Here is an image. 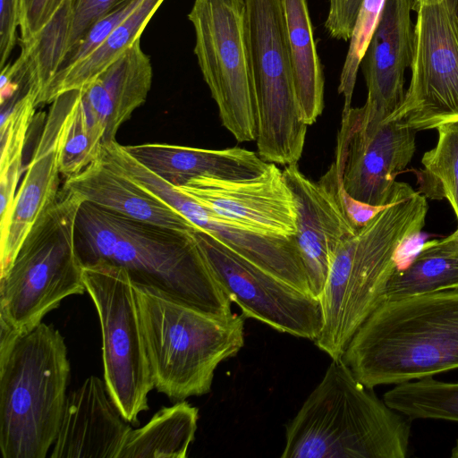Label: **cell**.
Instances as JSON below:
<instances>
[{
  "mask_svg": "<svg viewBox=\"0 0 458 458\" xmlns=\"http://www.w3.org/2000/svg\"><path fill=\"white\" fill-rule=\"evenodd\" d=\"M83 266L123 267L131 282L203 313L228 318L231 300L215 280L189 233L137 221L83 201L76 222Z\"/></svg>",
  "mask_w": 458,
  "mask_h": 458,
  "instance_id": "1",
  "label": "cell"
},
{
  "mask_svg": "<svg viewBox=\"0 0 458 458\" xmlns=\"http://www.w3.org/2000/svg\"><path fill=\"white\" fill-rule=\"evenodd\" d=\"M428 205L410 184L396 182L389 202L336 250L319 297L323 325L313 343L342 358L354 334L381 304L399 255L421 233Z\"/></svg>",
  "mask_w": 458,
  "mask_h": 458,
  "instance_id": "2",
  "label": "cell"
},
{
  "mask_svg": "<svg viewBox=\"0 0 458 458\" xmlns=\"http://www.w3.org/2000/svg\"><path fill=\"white\" fill-rule=\"evenodd\" d=\"M342 358L371 389L458 369V287L382 302Z\"/></svg>",
  "mask_w": 458,
  "mask_h": 458,
  "instance_id": "3",
  "label": "cell"
},
{
  "mask_svg": "<svg viewBox=\"0 0 458 458\" xmlns=\"http://www.w3.org/2000/svg\"><path fill=\"white\" fill-rule=\"evenodd\" d=\"M411 419L332 359L285 430L282 458H404Z\"/></svg>",
  "mask_w": 458,
  "mask_h": 458,
  "instance_id": "4",
  "label": "cell"
},
{
  "mask_svg": "<svg viewBox=\"0 0 458 458\" xmlns=\"http://www.w3.org/2000/svg\"><path fill=\"white\" fill-rule=\"evenodd\" d=\"M133 285L154 388L174 402L208 394L217 366L243 347L245 317L216 318Z\"/></svg>",
  "mask_w": 458,
  "mask_h": 458,
  "instance_id": "5",
  "label": "cell"
},
{
  "mask_svg": "<svg viewBox=\"0 0 458 458\" xmlns=\"http://www.w3.org/2000/svg\"><path fill=\"white\" fill-rule=\"evenodd\" d=\"M83 200L62 190L0 276V350L38 326L61 301L86 291L76 222Z\"/></svg>",
  "mask_w": 458,
  "mask_h": 458,
  "instance_id": "6",
  "label": "cell"
},
{
  "mask_svg": "<svg viewBox=\"0 0 458 458\" xmlns=\"http://www.w3.org/2000/svg\"><path fill=\"white\" fill-rule=\"evenodd\" d=\"M70 363L64 338L41 322L0 354L3 458H45L63 416Z\"/></svg>",
  "mask_w": 458,
  "mask_h": 458,
  "instance_id": "7",
  "label": "cell"
},
{
  "mask_svg": "<svg viewBox=\"0 0 458 458\" xmlns=\"http://www.w3.org/2000/svg\"><path fill=\"white\" fill-rule=\"evenodd\" d=\"M244 4L256 98L258 152L268 163H297L308 125L296 93L280 0H244Z\"/></svg>",
  "mask_w": 458,
  "mask_h": 458,
  "instance_id": "8",
  "label": "cell"
},
{
  "mask_svg": "<svg viewBox=\"0 0 458 458\" xmlns=\"http://www.w3.org/2000/svg\"><path fill=\"white\" fill-rule=\"evenodd\" d=\"M82 273L101 327L106 390L124 420L138 425L154 383L134 285L123 267L105 262L83 266Z\"/></svg>",
  "mask_w": 458,
  "mask_h": 458,
  "instance_id": "9",
  "label": "cell"
},
{
  "mask_svg": "<svg viewBox=\"0 0 458 458\" xmlns=\"http://www.w3.org/2000/svg\"><path fill=\"white\" fill-rule=\"evenodd\" d=\"M188 19L194 55L223 125L240 142L256 140V98L244 0H194Z\"/></svg>",
  "mask_w": 458,
  "mask_h": 458,
  "instance_id": "10",
  "label": "cell"
},
{
  "mask_svg": "<svg viewBox=\"0 0 458 458\" xmlns=\"http://www.w3.org/2000/svg\"><path fill=\"white\" fill-rule=\"evenodd\" d=\"M414 12L410 86L387 119L419 131L458 122V17L450 0L422 3Z\"/></svg>",
  "mask_w": 458,
  "mask_h": 458,
  "instance_id": "11",
  "label": "cell"
},
{
  "mask_svg": "<svg viewBox=\"0 0 458 458\" xmlns=\"http://www.w3.org/2000/svg\"><path fill=\"white\" fill-rule=\"evenodd\" d=\"M216 283L242 310L274 329L314 341L323 325L320 300L242 258L211 234L190 232Z\"/></svg>",
  "mask_w": 458,
  "mask_h": 458,
  "instance_id": "12",
  "label": "cell"
},
{
  "mask_svg": "<svg viewBox=\"0 0 458 458\" xmlns=\"http://www.w3.org/2000/svg\"><path fill=\"white\" fill-rule=\"evenodd\" d=\"M360 115V107L342 114L333 162L338 186L357 201L383 207L391 199L395 177L413 157L417 131L395 119L363 126Z\"/></svg>",
  "mask_w": 458,
  "mask_h": 458,
  "instance_id": "13",
  "label": "cell"
},
{
  "mask_svg": "<svg viewBox=\"0 0 458 458\" xmlns=\"http://www.w3.org/2000/svg\"><path fill=\"white\" fill-rule=\"evenodd\" d=\"M283 173L296 208L293 239L311 293L319 299L336 250L358 228L347 216L339 198L334 163L318 182L306 177L297 163L285 165Z\"/></svg>",
  "mask_w": 458,
  "mask_h": 458,
  "instance_id": "14",
  "label": "cell"
},
{
  "mask_svg": "<svg viewBox=\"0 0 458 458\" xmlns=\"http://www.w3.org/2000/svg\"><path fill=\"white\" fill-rule=\"evenodd\" d=\"M178 188L209 210L254 232L280 237L296 233L294 199L283 170L274 163L254 177L201 176Z\"/></svg>",
  "mask_w": 458,
  "mask_h": 458,
  "instance_id": "15",
  "label": "cell"
},
{
  "mask_svg": "<svg viewBox=\"0 0 458 458\" xmlns=\"http://www.w3.org/2000/svg\"><path fill=\"white\" fill-rule=\"evenodd\" d=\"M415 0H386L360 63L367 99L360 108V124L375 126L402 105L405 71L411 67L414 25L411 13Z\"/></svg>",
  "mask_w": 458,
  "mask_h": 458,
  "instance_id": "16",
  "label": "cell"
},
{
  "mask_svg": "<svg viewBox=\"0 0 458 458\" xmlns=\"http://www.w3.org/2000/svg\"><path fill=\"white\" fill-rule=\"evenodd\" d=\"M76 94L77 90L64 92L50 103L41 135L17 190L9 221L0 230V276L9 269L32 226L60 196L58 138Z\"/></svg>",
  "mask_w": 458,
  "mask_h": 458,
  "instance_id": "17",
  "label": "cell"
},
{
  "mask_svg": "<svg viewBox=\"0 0 458 458\" xmlns=\"http://www.w3.org/2000/svg\"><path fill=\"white\" fill-rule=\"evenodd\" d=\"M105 381L90 376L67 394L51 458H119L132 429Z\"/></svg>",
  "mask_w": 458,
  "mask_h": 458,
  "instance_id": "18",
  "label": "cell"
},
{
  "mask_svg": "<svg viewBox=\"0 0 458 458\" xmlns=\"http://www.w3.org/2000/svg\"><path fill=\"white\" fill-rule=\"evenodd\" d=\"M62 190L85 202L137 221L185 233L197 228L100 157L77 174L66 178Z\"/></svg>",
  "mask_w": 458,
  "mask_h": 458,
  "instance_id": "19",
  "label": "cell"
},
{
  "mask_svg": "<svg viewBox=\"0 0 458 458\" xmlns=\"http://www.w3.org/2000/svg\"><path fill=\"white\" fill-rule=\"evenodd\" d=\"M140 164L174 187L201 176L238 180L264 173L270 163L241 148L206 149L162 143L123 146Z\"/></svg>",
  "mask_w": 458,
  "mask_h": 458,
  "instance_id": "20",
  "label": "cell"
},
{
  "mask_svg": "<svg viewBox=\"0 0 458 458\" xmlns=\"http://www.w3.org/2000/svg\"><path fill=\"white\" fill-rule=\"evenodd\" d=\"M152 65L140 40L79 90L81 102L102 126L105 142L144 104L152 84Z\"/></svg>",
  "mask_w": 458,
  "mask_h": 458,
  "instance_id": "21",
  "label": "cell"
},
{
  "mask_svg": "<svg viewBox=\"0 0 458 458\" xmlns=\"http://www.w3.org/2000/svg\"><path fill=\"white\" fill-rule=\"evenodd\" d=\"M280 5L296 93L309 126L322 114L325 87L309 6L307 0H280Z\"/></svg>",
  "mask_w": 458,
  "mask_h": 458,
  "instance_id": "22",
  "label": "cell"
},
{
  "mask_svg": "<svg viewBox=\"0 0 458 458\" xmlns=\"http://www.w3.org/2000/svg\"><path fill=\"white\" fill-rule=\"evenodd\" d=\"M458 287V233L422 244L404 268L388 280L382 302ZM381 302V303H382Z\"/></svg>",
  "mask_w": 458,
  "mask_h": 458,
  "instance_id": "23",
  "label": "cell"
},
{
  "mask_svg": "<svg viewBox=\"0 0 458 458\" xmlns=\"http://www.w3.org/2000/svg\"><path fill=\"white\" fill-rule=\"evenodd\" d=\"M165 0H143L89 56L57 73L48 85L41 104L51 103L64 92L80 90L132 47Z\"/></svg>",
  "mask_w": 458,
  "mask_h": 458,
  "instance_id": "24",
  "label": "cell"
},
{
  "mask_svg": "<svg viewBox=\"0 0 458 458\" xmlns=\"http://www.w3.org/2000/svg\"><path fill=\"white\" fill-rule=\"evenodd\" d=\"M198 420V408L185 400L162 407L143 427L130 431L119 458H186Z\"/></svg>",
  "mask_w": 458,
  "mask_h": 458,
  "instance_id": "25",
  "label": "cell"
},
{
  "mask_svg": "<svg viewBox=\"0 0 458 458\" xmlns=\"http://www.w3.org/2000/svg\"><path fill=\"white\" fill-rule=\"evenodd\" d=\"M71 30V3L64 0L44 28L29 43L21 45V54L28 64L31 91L38 106L68 51Z\"/></svg>",
  "mask_w": 458,
  "mask_h": 458,
  "instance_id": "26",
  "label": "cell"
},
{
  "mask_svg": "<svg viewBox=\"0 0 458 458\" xmlns=\"http://www.w3.org/2000/svg\"><path fill=\"white\" fill-rule=\"evenodd\" d=\"M437 129V142L424 153L423 168L415 172L419 191L426 199H446L458 221V122Z\"/></svg>",
  "mask_w": 458,
  "mask_h": 458,
  "instance_id": "27",
  "label": "cell"
},
{
  "mask_svg": "<svg viewBox=\"0 0 458 458\" xmlns=\"http://www.w3.org/2000/svg\"><path fill=\"white\" fill-rule=\"evenodd\" d=\"M383 401L411 420L434 419L458 422V383L432 377L395 385Z\"/></svg>",
  "mask_w": 458,
  "mask_h": 458,
  "instance_id": "28",
  "label": "cell"
},
{
  "mask_svg": "<svg viewBox=\"0 0 458 458\" xmlns=\"http://www.w3.org/2000/svg\"><path fill=\"white\" fill-rule=\"evenodd\" d=\"M104 143L102 126L85 109L77 90L58 138L57 159L61 174L66 179L82 171L99 157Z\"/></svg>",
  "mask_w": 458,
  "mask_h": 458,
  "instance_id": "29",
  "label": "cell"
},
{
  "mask_svg": "<svg viewBox=\"0 0 458 458\" xmlns=\"http://www.w3.org/2000/svg\"><path fill=\"white\" fill-rule=\"evenodd\" d=\"M385 1L363 0L361 3L340 74L338 93L344 97L342 114H346L352 108L351 104L358 71Z\"/></svg>",
  "mask_w": 458,
  "mask_h": 458,
  "instance_id": "30",
  "label": "cell"
},
{
  "mask_svg": "<svg viewBox=\"0 0 458 458\" xmlns=\"http://www.w3.org/2000/svg\"><path fill=\"white\" fill-rule=\"evenodd\" d=\"M142 1L128 0L98 20L82 38L67 52L57 73L80 63L93 53L107 36L132 13Z\"/></svg>",
  "mask_w": 458,
  "mask_h": 458,
  "instance_id": "31",
  "label": "cell"
},
{
  "mask_svg": "<svg viewBox=\"0 0 458 458\" xmlns=\"http://www.w3.org/2000/svg\"><path fill=\"white\" fill-rule=\"evenodd\" d=\"M126 1L128 0H70L72 30L68 51L82 38L98 20Z\"/></svg>",
  "mask_w": 458,
  "mask_h": 458,
  "instance_id": "32",
  "label": "cell"
},
{
  "mask_svg": "<svg viewBox=\"0 0 458 458\" xmlns=\"http://www.w3.org/2000/svg\"><path fill=\"white\" fill-rule=\"evenodd\" d=\"M64 0H20L21 45L29 43L51 20Z\"/></svg>",
  "mask_w": 458,
  "mask_h": 458,
  "instance_id": "33",
  "label": "cell"
},
{
  "mask_svg": "<svg viewBox=\"0 0 458 458\" xmlns=\"http://www.w3.org/2000/svg\"><path fill=\"white\" fill-rule=\"evenodd\" d=\"M363 0H328L325 29L335 39L350 40Z\"/></svg>",
  "mask_w": 458,
  "mask_h": 458,
  "instance_id": "34",
  "label": "cell"
},
{
  "mask_svg": "<svg viewBox=\"0 0 458 458\" xmlns=\"http://www.w3.org/2000/svg\"><path fill=\"white\" fill-rule=\"evenodd\" d=\"M20 0H0V68L2 69L16 44L19 28Z\"/></svg>",
  "mask_w": 458,
  "mask_h": 458,
  "instance_id": "35",
  "label": "cell"
},
{
  "mask_svg": "<svg viewBox=\"0 0 458 458\" xmlns=\"http://www.w3.org/2000/svg\"><path fill=\"white\" fill-rule=\"evenodd\" d=\"M451 457L458 458V440L456 441L454 446L452 449Z\"/></svg>",
  "mask_w": 458,
  "mask_h": 458,
  "instance_id": "36",
  "label": "cell"
},
{
  "mask_svg": "<svg viewBox=\"0 0 458 458\" xmlns=\"http://www.w3.org/2000/svg\"><path fill=\"white\" fill-rule=\"evenodd\" d=\"M452 6L455 12V14L458 17V0H450Z\"/></svg>",
  "mask_w": 458,
  "mask_h": 458,
  "instance_id": "37",
  "label": "cell"
},
{
  "mask_svg": "<svg viewBox=\"0 0 458 458\" xmlns=\"http://www.w3.org/2000/svg\"><path fill=\"white\" fill-rule=\"evenodd\" d=\"M435 1H439V0H415V3H414V10L416 8L417 5L422 4V3H427V2H435Z\"/></svg>",
  "mask_w": 458,
  "mask_h": 458,
  "instance_id": "38",
  "label": "cell"
}]
</instances>
